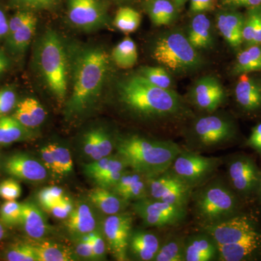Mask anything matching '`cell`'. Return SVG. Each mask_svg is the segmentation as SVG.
Returning a JSON list of instances; mask_svg holds the SVG:
<instances>
[{
    "mask_svg": "<svg viewBox=\"0 0 261 261\" xmlns=\"http://www.w3.org/2000/svg\"><path fill=\"white\" fill-rule=\"evenodd\" d=\"M229 185L240 197H248L257 191L260 171L253 160L240 155L229 160L227 164Z\"/></svg>",
    "mask_w": 261,
    "mask_h": 261,
    "instance_id": "obj_13",
    "label": "cell"
},
{
    "mask_svg": "<svg viewBox=\"0 0 261 261\" xmlns=\"http://www.w3.org/2000/svg\"><path fill=\"white\" fill-rule=\"evenodd\" d=\"M221 164V158L206 157L195 151L181 149L169 170L194 190L211 180Z\"/></svg>",
    "mask_w": 261,
    "mask_h": 261,
    "instance_id": "obj_8",
    "label": "cell"
},
{
    "mask_svg": "<svg viewBox=\"0 0 261 261\" xmlns=\"http://www.w3.org/2000/svg\"><path fill=\"white\" fill-rule=\"evenodd\" d=\"M109 69V56L98 47H86L78 51L72 68V93L69 112L82 113L97 99L102 92Z\"/></svg>",
    "mask_w": 261,
    "mask_h": 261,
    "instance_id": "obj_2",
    "label": "cell"
},
{
    "mask_svg": "<svg viewBox=\"0 0 261 261\" xmlns=\"http://www.w3.org/2000/svg\"><path fill=\"white\" fill-rule=\"evenodd\" d=\"M61 38L56 32L44 33L37 51V63L44 82L53 95L62 101L68 90V61Z\"/></svg>",
    "mask_w": 261,
    "mask_h": 261,
    "instance_id": "obj_6",
    "label": "cell"
},
{
    "mask_svg": "<svg viewBox=\"0 0 261 261\" xmlns=\"http://www.w3.org/2000/svg\"><path fill=\"white\" fill-rule=\"evenodd\" d=\"M89 199L101 212L108 216L121 213L127 204L126 201L113 191L99 187L89 192Z\"/></svg>",
    "mask_w": 261,
    "mask_h": 261,
    "instance_id": "obj_28",
    "label": "cell"
},
{
    "mask_svg": "<svg viewBox=\"0 0 261 261\" xmlns=\"http://www.w3.org/2000/svg\"><path fill=\"white\" fill-rule=\"evenodd\" d=\"M202 231L210 235L216 245L238 243L260 233L251 219L240 214L217 224L202 226Z\"/></svg>",
    "mask_w": 261,
    "mask_h": 261,
    "instance_id": "obj_12",
    "label": "cell"
},
{
    "mask_svg": "<svg viewBox=\"0 0 261 261\" xmlns=\"http://www.w3.org/2000/svg\"><path fill=\"white\" fill-rule=\"evenodd\" d=\"M185 240L172 237L161 244L153 261H185Z\"/></svg>",
    "mask_w": 261,
    "mask_h": 261,
    "instance_id": "obj_37",
    "label": "cell"
},
{
    "mask_svg": "<svg viewBox=\"0 0 261 261\" xmlns=\"http://www.w3.org/2000/svg\"><path fill=\"white\" fill-rule=\"evenodd\" d=\"M73 209V205L72 201L68 197H63L56 205L49 209L51 213L57 219H67L69 216L70 213Z\"/></svg>",
    "mask_w": 261,
    "mask_h": 261,
    "instance_id": "obj_47",
    "label": "cell"
},
{
    "mask_svg": "<svg viewBox=\"0 0 261 261\" xmlns=\"http://www.w3.org/2000/svg\"><path fill=\"white\" fill-rule=\"evenodd\" d=\"M10 66V61L4 51L0 50V75L3 74Z\"/></svg>",
    "mask_w": 261,
    "mask_h": 261,
    "instance_id": "obj_55",
    "label": "cell"
},
{
    "mask_svg": "<svg viewBox=\"0 0 261 261\" xmlns=\"http://www.w3.org/2000/svg\"><path fill=\"white\" fill-rule=\"evenodd\" d=\"M128 168L125 161L117 154L94 161L84 166V172L88 177L95 181L105 175L118 171H126Z\"/></svg>",
    "mask_w": 261,
    "mask_h": 261,
    "instance_id": "obj_32",
    "label": "cell"
},
{
    "mask_svg": "<svg viewBox=\"0 0 261 261\" xmlns=\"http://www.w3.org/2000/svg\"><path fill=\"white\" fill-rule=\"evenodd\" d=\"M190 97L196 107L206 112L212 113L224 102L226 93L217 79L207 75L195 82Z\"/></svg>",
    "mask_w": 261,
    "mask_h": 261,
    "instance_id": "obj_16",
    "label": "cell"
},
{
    "mask_svg": "<svg viewBox=\"0 0 261 261\" xmlns=\"http://www.w3.org/2000/svg\"><path fill=\"white\" fill-rule=\"evenodd\" d=\"M148 197L167 203L188 207L193 189L169 169L161 174L147 178Z\"/></svg>",
    "mask_w": 261,
    "mask_h": 261,
    "instance_id": "obj_10",
    "label": "cell"
},
{
    "mask_svg": "<svg viewBox=\"0 0 261 261\" xmlns=\"http://www.w3.org/2000/svg\"><path fill=\"white\" fill-rule=\"evenodd\" d=\"M191 200L201 226L217 224L240 214L239 196L222 180H209L194 189Z\"/></svg>",
    "mask_w": 261,
    "mask_h": 261,
    "instance_id": "obj_4",
    "label": "cell"
},
{
    "mask_svg": "<svg viewBox=\"0 0 261 261\" xmlns=\"http://www.w3.org/2000/svg\"><path fill=\"white\" fill-rule=\"evenodd\" d=\"M37 253L38 261H72L74 255L69 247L50 242L32 244Z\"/></svg>",
    "mask_w": 261,
    "mask_h": 261,
    "instance_id": "obj_35",
    "label": "cell"
},
{
    "mask_svg": "<svg viewBox=\"0 0 261 261\" xmlns=\"http://www.w3.org/2000/svg\"><path fill=\"white\" fill-rule=\"evenodd\" d=\"M64 197V191L58 187H48L43 189L38 194V200L41 205L48 211L51 207Z\"/></svg>",
    "mask_w": 261,
    "mask_h": 261,
    "instance_id": "obj_43",
    "label": "cell"
},
{
    "mask_svg": "<svg viewBox=\"0 0 261 261\" xmlns=\"http://www.w3.org/2000/svg\"><path fill=\"white\" fill-rule=\"evenodd\" d=\"M67 14L75 28L92 32L108 24L107 8L101 0H68Z\"/></svg>",
    "mask_w": 261,
    "mask_h": 261,
    "instance_id": "obj_11",
    "label": "cell"
},
{
    "mask_svg": "<svg viewBox=\"0 0 261 261\" xmlns=\"http://www.w3.org/2000/svg\"><path fill=\"white\" fill-rule=\"evenodd\" d=\"M5 230L4 228V225L0 222V241L5 238Z\"/></svg>",
    "mask_w": 261,
    "mask_h": 261,
    "instance_id": "obj_57",
    "label": "cell"
},
{
    "mask_svg": "<svg viewBox=\"0 0 261 261\" xmlns=\"http://www.w3.org/2000/svg\"><path fill=\"white\" fill-rule=\"evenodd\" d=\"M261 71V44L247 46L237 56L233 68L236 75Z\"/></svg>",
    "mask_w": 261,
    "mask_h": 261,
    "instance_id": "obj_33",
    "label": "cell"
},
{
    "mask_svg": "<svg viewBox=\"0 0 261 261\" xmlns=\"http://www.w3.org/2000/svg\"><path fill=\"white\" fill-rule=\"evenodd\" d=\"M187 37L197 50L210 48L214 43L210 19L203 13L195 14L190 24Z\"/></svg>",
    "mask_w": 261,
    "mask_h": 261,
    "instance_id": "obj_27",
    "label": "cell"
},
{
    "mask_svg": "<svg viewBox=\"0 0 261 261\" xmlns=\"http://www.w3.org/2000/svg\"><path fill=\"white\" fill-rule=\"evenodd\" d=\"M133 210L147 226H176L187 218V207L172 205L147 197L135 201Z\"/></svg>",
    "mask_w": 261,
    "mask_h": 261,
    "instance_id": "obj_9",
    "label": "cell"
},
{
    "mask_svg": "<svg viewBox=\"0 0 261 261\" xmlns=\"http://www.w3.org/2000/svg\"><path fill=\"white\" fill-rule=\"evenodd\" d=\"M93 249L94 259H101L104 257L106 252V244L101 233L97 231L89 233Z\"/></svg>",
    "mask_w": 261,
    "mask_h": 261,
    "instance_id": "obj_48",
    "label": "cell"
},
{
    "mask_svg": "<svg viewBox=\"0 0 261 261\" xmlns=\"http://www.w3.org/2000/svg\"><path fill=\"white\" fill-rule=\"evenodd\" d=\"M113 62L117 66L123 69H128L135 66L138 59V53L135 42L130 37H126L113 48Z\"/></svg>",
    "mask_w": 261,
    "mask_h": 261,
    "instance_id": "obj_36",
    "label": "cell"
},
{
    "mask_svg": "<svg viewBox=\"0 0 261 261\" xmlns=\"http://www.w3.org/2000/svg\"><path fill=\"white\" fill-rule=\"evenodd\" d=\"M111 191L123 200L137 201L148 197L147 177L138 172H125Z\"/></svg>",
    "mask_w": 261,
    "mask_h": 261,
    "instance_id": "obj_21",
    "label": "cell"
},
{
    "mask_svg": "<svg viewBox=\"0 0 261 261\" xmlns=\"http://www.w3.org/2000/svg\"><path fill=\"white\" fill-rule=\"evenodd\" d=\"M117 154L132 171L152 177L167 171L181 151L172 141L128 136L117 141Z\"/></svg>",
    "mask_w": 261,
    "mask_h": 261,
    "instance_id": "obj_3",
    "label": "cell"
},
{
    "mask_svg": "<svg viewBox=\"0 0 261 261\" xmlns=\"http://www.w3.org/2000/svg\"><path fill=\"white\" fill-rule=\"evenodd\" d=\"M95 216L87 204L80 203L73 207L67 218L66 226L68 231L75 237H84L95 231Z\"/></svg>",
    "mask_w": 261,
    "mask_h": 261,
    "instance_id": "obj_25",
    "label": "cell"
},
{
    "mask_svg": "<svg viewBox=\"0 0 261 261\" xmlns=\"http://www.w3.org/2000/svg\"><path fill=\"white\" fill-rule=\"evenodd\" d=\"M240 75L234 89L237 102L247 112L257 111L261 107V82L248 73Z\"/></svg>",
    "mask_w": 261,
    "mask_h": 261,
    "instance_id": "obj_19",
    "label": "cell"
},
{
    "mask_svg": "<svg viewBox=\"0 0 261 261\" xmlns=\"http://www.w3.org/2000/svg\"><path fill=\"white\" fill-rule=\"evenodd\" d=\"M217 260H251L261 253V233L238 243L217 245Z\"/></svg>",
    "mask_w": 261,
    "mask_h": 261,
    "instance_id": "obj_17",
    "label": "cell"
},
{
    "mask_svg": "<svg viewBox=\"0 0 261 261\" xmlns=\"http://www.w3.org/2000/svg\"><path fill=\"white\" fill-rule=\"evenodd\" d=\"M17 106V94L13 89H0V116H5Z\"/></svg>",
    "mask_w": 261,
    "mask_h": 261,
    "instance_id": "obj_45",
    "label": "cell"
},
{
    "mask_svg": "<svg viewBox=\"0 0 261 261\" xmlns=\"http://www.w3.org/2000/svg\"><path fill=\"white\" fill-rule=\"evenodd\" d=\"M189 0H173V3H174L175 5H176V8H177L178 9L182 8V7L184 6V5Z\"/></svg>",
    "mask_w": 261,
    "mask_h": 261,
    "instance_id": "obj_56",
    "label": "cell"
},
{
    "mask_svg": "<svg viewBox=\"0 0 261 261\" xmlns=\"http://www.w3.org/2000/svg\"><path fill=\"white\" fill-rule=\"evenodd\" d=\"M161 244L155 233L146 231H132L128 251L137 260L153 261Z\"/></svg>",
    "mask_w": 261,
    "mask_h": 261,
    "instance_id": "obj_22",
    "label": "cell"
},
{
    "mask_svg": "<svg viewBox=\"0 0 261 261\" xmlns=\"http://www.w3.org/2000/svg\"><path fill=\"white\" fill-rule=\"evenodd\" d=\"M120 102L144 119L167 122L185 119L190 113L173 89L160 88L140 74L122 81L118 87Z\"/></svg>",
    "mask_w": 261,
    "mask_h": 261,
    "instance_id": "obj_1",
    "label": "cell"
},
{
    "mask_svg": "<svg viewBox=\"0 0 261 261\" xmlns=\"http://www.w3.org/2000/svg\"><path fill=\"white\" fill-rule=\"evenodd\" d=\"M222 3L228 8H246L248 9L261 5V0H222Z\"/></svg>",
    "mask_w": 261,
    "mask_h": 261,
    "instance_id": "obj_51",
    "label": "cell"
},
{
    "mask_svg": "<svg viewBox=\"0 0 261 261\" xmlns=\"http://www.w3.org/2000/svg\"><path fill=\"white\" fill-rule=\"evenodd\" d=\"M140 75L156 87L172 89L173 81L171 73L162 66L144 67L140 70Z\"/></svg>",
    "mask_w": 261,
    "mask_h": 261,
    "instance_id": "obj_40",
    "label": "cell"
},
{
    "mask_svg": "<svg viewBox=\"0 0 261 261\" xmlns=\"http://www.w3.org/2000/svg\"><path fill=\"white\" fill-rule=\"evenodd\" d=\"M42 163L47 170L56 174V166H55L54 158L51 152L50 146L47 145L43 147L41 149Z\"/></svg>",
    "mask_w": 261,
    "mask_h": 261,
    "instance_id": "obj_53",
    "label": "cell"
},
{
    "mask_svg": "<svg viewBox=\"0 0 261 261\" xmlns=\"http://www.w3.org/2000/svg\"><path fill=\"white\" fill-rule=\"evenodd\" d=\"M76 253L84 258L94 259L93 249L89 234L82 237L76 247Z\"/></svg>",
    "mask_w": 261,
    "mask_h": 261,
    "instance_id": "obj_49",
    "label": "cell"
},
{
    "mask_svg": "<svg viewBox=\"0 0 261 261\" xmlns=\"http://www.w3.org/2000/svg\"><path fill=\"white\" fill-rule=\"evenodd\" d=\"M217 258V245L207 233L202 231L185 240V261H211Z\"/></svg>",
    "mask_w": 261,
    "mask_h": 261,
    "instance_id": "obj_20",
    "label": "cell"
},
{
    "mask_svg": "<svg viewBox=\"0 0 261 261\" xmlns=\"http://www.w3.org/2000/svg\"><path fill=\"white\" fill-rule=\"evenodd\" d=\"M49 146L54 158L56 174L61 176L70 174L73 170V162L69 149L56 143L49 144Z\"/></svg>",
    "mask_w": 261,
    "mask_h": 261,
    "instance_id": "obj_39",
    "label": "cell"
},
{
    "mask_svg": "<svg viewBox=\"0 0 261 261\" xmlns=\"http://www.w3.org/2000/svg\"><path fill=\"white\" fill-rule=\"evenodd\" d=\"M108 247L117 260H128V247L132 232V217L126 213L108 216L103 223Z\"/></svg>",
    "mask_w": 261,
    "mask_h": 261,
    "instance_id": "obj_14",
    "label": "cell"
},
{
    "mask_svg": "<svg viewBox=\"0 0 261 261\" xmlns=\"http://www.w3.org/2000/svg\"><path fill=\"white\" fill-rule=\"evenodd\" d=\"M32 137L30 128L23 126L13 116H0V145H10Z\"/></svg>",
    "mask_w": 261,
    "mask_h": 261,
    "instance_id": "obj_31",
    "label": "cell"
},
{
    "mask_svg": "<svg viewBox=\"0 0 261 261\" xmlns=\"http://www.w3.org/2000/svg\"><path fill=\"white\" fill-rule=\"evenodd\" d=\"M257 192H258L259 197H260V200L261 201V171H260V182H259V186H258V189H257Z\"/></svg>",
    "mask_w": 261,
    "mask_h": 261,
    "instance_id": "obj_58",
    "label": "cell"
},
{
    "mask_svg": "<svg viewBox=\"0 0 261 261\" xmlns=\"http://www.w3.org/2000/svg\"><path fill=\"white\" fill-rule=\"evenodd\" d=\"M9 31V20L5 12L0 8V39L6 38Z\"/></svg>",
    "mask_w": 261,
    "mask_h": 261,
    "instance_id": "obj_54",
    "label": "cell"
},
{
    "mask_svg": "<svg viewBox=\"0 0 261 261\" xmlns=\"http://www.w3.org/2000/svg\"><path fill=\"white\" fill-rule=\"evenodd\" d=\"M152 56L159 64L174 74L190 73L203 64L198 50L179 31L162 34L154 43Z\"/></svg>",
    "mask_w": 261,
    "mask_h": 261,
    "instance_id": "obj_5",
    "label": "cell"
},
{
    "mask_svg": "<svg viewBox=\"0 0 261 261\" xmlns=\"http://www.w3.org/2000/svg\"><path fill=\"white\" fill-rule=\"evenodd\" d=\"M13 116L27 128H37L46 118L45 110L41 103L32 97H28L17 104Z\"/></svg>",
    "mask_w": 261,
    "mask_h": 261,
    "instance_id": "obj_26",
    "label": "cell"
},
{
    "mask_svg": "<svg viewBox=\"0 0 261 261\" xmlns=\"http://www.w3.org/2000/svg\"><path fill=\"white\" fill-rule=\"evenodd\" d=\"M236 135L232 121L220 114H208L197 118L192 123L187 142L190 150H205L226 145Z\"/></svg>",
    "mask_w": 261,
    "mask_h": 261,
    "instance_id": "obj_7",
    "label": "cell"
},
{
    "mask_svg": "<svg viewBox=\"0 0 261 261\" xmlns=\"http://www.w3.org/2000/svg\"><path fill=\"white\" fill-rule=\"evenodd\" d=\"M9 261H38L37 253L32 244L18 243L12 245L5 255Z\"/></svg>",
    "mask_w": 261,
    "mask_h": 261,
    "instance_id": "obj_42",
    "label": "cell"
},
{
    "mask_svg": "<svg viewBox=\"0 0 261 261\" xmlns=\"http://www.w3.org/2000/svg\"><path fill=\"white\" fill-rule=\"evenodd\" d=\"M247 145L261 154V123L252 128L251 135L247 141Z\"/></svg>",
    "mask_w": 261,
    "mask_h": 261,
    "instance_id": "obj_52",
    "label": "cell"
},
{
    "mask_svg": "<svg viewBox=\"0 0 261 261\" xmlns=\"http://www.w3.org/2000/svg\"><path fill=\"white\" fill-rule=\"evenodd\" d=\"M84 152L94 161L111 155L114 148L111 135L102 128H92L84 135Z\"/></svg>",
    "mask_w": 261,
    "mask_h": 261,
    "instance_id": "obj_23",
    "label": "cell"
},
{
    "mask_svg": "<svg viewBox=\"0 0 261 261\" xmlns=\"http://www.w3.org/2000/svg\"><path fill=\"white\" fill-rule=\"evenodd\" d=\"M2 163H3V162H2V161H1V155H0V166H2Z\"/></svg>",
    "mask_w": 261,
    "mask_h": 261,
    "instance_id": "obj_59",
    "label": "cell"
},
{
    "mask_svg": "<svg viewBox=\"0 0 261 261\" xmlns=\"http://www.w3.org/2000/svg\"><path fill=\"white\" fill-rule=\"evenodd\" d=\"M22 203L16 200L6 201L0 207V222L8 227L20 224Z\"/></svg>",
    "mask_w": 261,
    "mask_h": 261,
    "instance_id": "obj_41",
    "label": "cell"
},
{
    "mask_svg": "<svg viewBox=\"0 0 261 261\" xmlns=\"http://www.w3.org/2000/svg\"><path fill=\"white\" fill-rule=\"evenodd\" d=\"M24 231L34 240H41L49 231V225L45 216L37 205L32 202L22 203L20 224Z\"/></svg>",
    "mask_w": 261,
    "mask_h": 261,
    "instance_id": "obj_24",
    "label": "cell"
},
{
    "mask_svg": "<svg viewBox=\"0 0 261 261\" xmlns=\"http://www.w3.org/2000/svg\"><path fill=\"white\" fill-rule=\"evenodd\" d=\"M243 38L246 47L261 44V5L248 8L244 15Z\"/></svg>",
    "mask_w": 261,
    "mask_h": 261,
    "instance_id": "obj_34",
    "label": "cell"
},
{
    "mask_svg": "<svg viewBox=\"0 0 261 261\" xmlns=\"http://www.w3.org/2000/svg\"><path fill=\"white\" fill-rule=\"evenodd\" d=\"M14 2L23 7V10H48L58 5L60 0H14Z\"/></svg>",
    "mask_w": 261,
    "mask_h": 261,
    "instance_id": "obj_46",
    "label": "cell"
},
{
    "mask_svg": "<svg viewBox=\"0 0 261 261\" xmlns=\"http://www.w3.org/2000/svg\"><path fill=\"white\" fill-rule=\"evenodd\" d=\"M2 166L7 174L16 179L41 182L47 177V169L44 165L27 154L8 156L2 163Z\"/></svg>",
    "mask_w": 261,
    "mask_h": 261,
    "instance_id": "obj_15",
    "label": "cell"
},
{
    "mask_svg": "<svg viewBox=\"0 0 261 261\" xmlns=\"http://www.w3.org/2000/svg\"><path fill=\"white\" fill-rule=\"evenodd\" d=\"M244 15L236 9L228 8L218 13L216 27L226 42L233 48L243 44Z\"/></svg>",
    "mask_w": 261,
    "mask_h": 261,
    "instance_id": "obj_18",
    "label": "cell"
},
{
    "mask_svg": "<svg viewBox=\"0 0 261 261\" xmlns=\"http://www.w3.org/2000/svg\"><path fill=\"white\" fill-rule=\"evenodd\" d=\"M37 23V19L34 16L13 32L8 33L6 37V45L12 54L21 55L25 53L32 42Z\"/></svg>",
    "mask_w": 261,
    "mask_h": 261,
    "instance_id": "obj_30",
    "label": "cell"
},
{
    "mask_svg": "<svg viewBox=\"0 0 261 261\" xmlns=\"http://www.w3.org/2000/svg\"><path fill=\"white\" fill-rule=\"evenodd\" d=\"M145 9L151 21L157 27L172 23L178 10L173 0H145Z\"/></svg>",
    "mask_w": 261,
    "mask_h": 261,
    "instance_id": "obj_29",
    "label": "cell"
},
{
    "mask_svg": "<svg viewBox=\"0 0 261 261\" xmlns=\"http://www.w3.org/2000/svg\"><path fill=\"white\" fill-rule=\"evenodd\" d=\"M142 16L140 13L129 7H123L117 11L113 25L123 33L135 32L140 27Z\"/></svg>",
    "mask_w": 261,
    "mask_h": 261,
    "instance_id": "obj_38",
    "label": "cell"
},
{
    "mask_svg": "<svg viewBox=\"0 0 261 261\" xmlns=\"http://www.w3.org/2000/svg\"><path fill=\"white\" fill-rule=\"evenodd\" d=\"M190 11L192 13H202L214 8L216 0H189Z\"/></svg>",
    "mask_w": 261,
    "mask_h": 261,
    "instance_id": "obj_50",
    "label": "cell"
},
{
    "mask_svg": "<svg viewBox=\"0 0 261 261\" xmlns=\"http://www.w3.org/2000/svg\"><path fill=\"white\" fill-rule=\"evenodd\" d=\"M21 187L14 178L0 182V197L5 200H16L21 195Z\"/></svg>",
    "mask_w": 261,
    "mask_h": 261,
    "instance_id": "obj_44",
    "label": "cell"
}]
</instances>
